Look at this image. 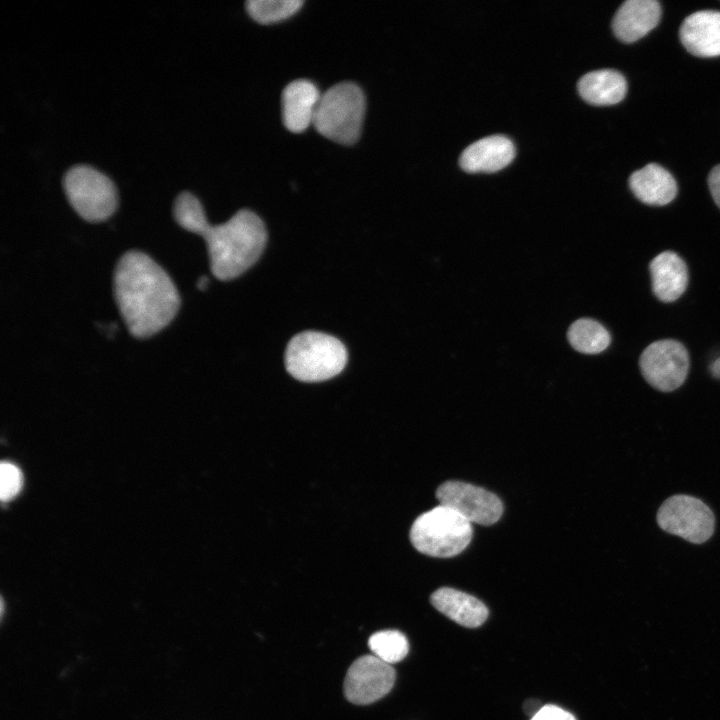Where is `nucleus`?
Instances as JSON below:
<instances>
[{"label": "nucleus", "mask_w": 720, "mask_h": 720, "mask_svg": "<svg viewBox=\"0 0 720 720\" xmlns=\"http://www.w3.org/2000/svg\"><path fill=\"white\" fill-rule=\"evenodd\" d=\"M114 297L120 314L136 338H148L165 328L176 316L180 297L176 286L147 254L131 250L116 264Z\"/></svg>", "instance_id": "f257e3e1"}, {"label": "nucleus", "mask_w": 720, "mask_h": 720, "mask_svg": "<svg viewBox=\"0 0 720 720\" xmlns=\"http://www.w3.org/2000/svg\"><path fill=\"white\" fill-rule=\"evenodd\" d=\"M173 216L179 226L204 238L210 269L219 280H231L244 273L259 259L266 245L263 221L247 209L213 226L198 198L185 191L175 199Z\"/></svg>", "instance_id": "f03ea898"}, {"label": "nucleus", "mask_w": 720, "mask_h": 720, "mask_svg": "<svg viewBox=\"0 0 720 720\" xmlns=\"http://www.w3.org/2000/svg\"><path fill=\"white\" fill-rule=\"evenodd\" d=\"M347 350L337 338L316 331L295 335L285 352L288 373L303 382H319L338 375L347 362Z\"/></svg>", "instance_id": "7ed1b4c3"}, {"label": "nucleus", "mask_w": 720, "mask_h": 720, "mask_svg": "<svg viewBox=\"0 0 720 720\" xmlns=\"http://www.w3.org/2000/svg\"><path fill=\"white\" fill-rule=\"evenodd\" d=\"M365 108V95L358 85L338 83L321 94L313 126L332 141L352 144L360 136Z\"/></svg>", "instance_id": "20e7f679"}, {"label": "nucleus", "mask_w": 720, "mask_h": 720, "mask_svg": "<svg viewBox=\"0 0 720 720\" xmlns=\"http://www.w3.org/2000/svg\"><path fill=\"white\" fill-rule=\"evenodd\" d=\"M472 534L469 521L440 504L417 517L409 535L419 552L448 558L461 553L470 543Z\"/></svg>", "instance_id": "39448f33"}, {"label": "nucleus", "mask_w": 720, "mask_h": 720, "mask_svg": "<svg viewBox=\"0 0 720 720\" xmlns=\"http://www.w3.org/2000/svg\"><path fill=\"white\" fill-rule=\"evenodd\" d=\"M63 187L72 208L86 221H104L117 209L118 196L114 183L91 166L71 167L65 173Z\"/></svg>", "instance_id": "423d86ee"}, {"label": "nucleus", "mask_w": 720, "mask_h": 720, "mask_svg": "<svg viewBox=\"0 0 720 720\" xmlns=\"http://www.w3.org/2000/svg\"><path fill=\"white\" fill-rule=\"evenodd\" d=\"M657 522L662 530L695 544L707 541L715 526L711 509L688 495L668 498L658 510Z\"/></svg>", "instance_id": "0eeeda50"}, {"label": "nucleus", "mask_w": 720, "mask_h": 720, "mask_svg": "<svg viewBox=\"0 0 720 720\" xmlns=\"http://www.w3.org/2000/svg\"><path fill=\"white\" fill-rule=\"evenodd\" d=\"M640 369L654 388L669 392L680 387L689 370V356L680 342L672 339L651 343L640 356Z\"/></svg>", "instance_id": "6e6552de"}, {"label": "nucleus", "mask_w": 720, "mask_h": 720, "mask_svg": "<svg viewBox=\"0 0 720 720\" xmlns=\"http://www.w3.org/2000/svg\"><path fill=\"white\" fill-rule=\"evenodd\" d=\"M441 505L457 512L470 523L484 526L497 522L503 512L501 500L492 492L461 481H447L436 490Z\"/></svg>", "instance_id": "1a4fd4ad"}, {"label": "nucleus", "mask_w": 720, "mask_h": 720, "mask_svg": "<svg viewBox=\"0 0 720 720\" xmlns=\"http://www.w3.org/2000/svg\"><path fill=\"white\" fill-rule=\"evenodd\" d=\"M395 670L392 665L374 655H364L349 667L344 693L348 701L366 705L385 696L395 682Z\"/></svg>", "instance_id": "9d476101"}, {"label": "nucleus", "mask_w": 720, "mask_h": 720, "mask_svg": "<svg viewBox=\"0 0 720 720\" xmlns=\"http://www.w3.org/2000/svg\"><path fill=\"white\" fill-rule=\"evenodd\" d=\"M679 36L686 50L695 56H720V12L703 10L687 16Z\"/></svg>", "instance_id": "9b49d317"}, {"label": "nucleus", "mask_w": 720, "mask_h": 720, "mask_svg": "<svg viewBox=\"0 0 720 720\" xmlns=\"http://www.w3.org/2000/svg\"><path fill=\"white\" fill-rule=\"evenodd\" d=\"M514 157L513 142L506 136L492 135L469 145L462 152L459 164L469 173H492L509 165Z\"/></svg>", "instance_id": "f8f14e48"}, {"label": "nucleus", "mask_w": 720, "mask_h": 720, "mask_svg": "<svg viewBox=\"0 0 720 720\" xmlns=\"http://www.w3.org/2000/svg\"><path fill=\"white\" fill-rule=\"evenodd\" d=\"M321 94L317 86L306 79L289 83L282 92V119L285 127L300 133L313 124Z\"/></svg>", "instance_id": "ddd939ff"}, {"label": "nucleus", "mask_w": 720, "mask_h": 720, "mask_svg": "<svg viewBox=\"0 0 720 720\" xmlns=\"http://www.w3.org/2000/svg\"><path fill=\"white\" fill-rule=\"evenodd\" d=\"M661 17V6L655 0H628L624 2L612 21L615 36L625 43L644 37L655 28Z\"/></svg>", "instance_id": "4468645a"}, {"label": "nucleus", "mask_w": 720, "mask_h": 720, "mask_svg": "<svg viewBox=\"0 0 720 720\" xmlns=\"http://www.w3.org/2000/svg\"><path fill=\"white\" fill-rule=\"evenodd\" d=\"M652 288L656 297L663 302L678 299L688 283V270L685 262L672 251L658 254L649 265Z\"/></svg>", "instance_id": "2eb2a0df"}, {"label": "nucleus", "mask_w": 720, "mask_h": 720, "mask_svg": "<svg viewBox=\"0 0 720 720\" xmlns=\"http://www.w3.org/2000/svg\"><path fill=\"white\" fill-rule=\"evenodd\" d=\"M629 186L641 202L649 205H666L677 194L674 177L656 163H650L633 172L629 177Z\"/></svg>", "instance_id": "dca6fc26"}, {"label": "nucleus", "mask_w": 720, "mask_h": 720, "mask_svg": "<svg viewBox=\"0 0 720 720\" xmlns=\"http://www.w3.org/2000/svg\"><path fill=\"white\" fill-rule=\"evenodd\" d=\"M432 605L456 623L475 628L488 616V609L479 599L465 592L443 587L431 595Z\"/></svg>", "instance_id": "f3484780"}, {"label": "nucleus", "mask_w": 720, "mask_h": 720, "mask_svg": "<svg viewBox=\"0 0 720 720\" xmlns=\"http://www.w3.org/2000/svg\"><path fill=\"white\" fill-rule=\"evenodd\" d=\"M578 91L581 97L590 104L613 105L625 97L627 83L620 72L601 69L582 76L578 82Z\"/></svg>", "instance_id": "a211bd4d"}, {"label": "nucleus", "mask_w": 720, "mask_h": 720, "mask_svg": "<svg viewBox=\"0 0 720 720\" xmlns=\"http://www.w3.org/2000/svg\"><path fill=\"white\" fill-rule=\"evenodd\" d=\"M568 340L572 347L585 354H597L604 351L610 344L607 329L593 319L576 320L568 330Z\"/></svg>", "instance_id": "6ab92c4d"}, {"label": "nucleus", "mask_w": 720, "mask_h": 720, "mask_svg": "<svg viewBox=\"0 0 720 720\" xmlns=\"http://www.w3.org/2000/svg\"><path fill=\"white\" fill-rule=\"evenodd\" d=\"M373 655L392 665L403 660L409 651L406 636L397 630H382L374 633L368 640Z\"/></svg>", "instance_id": "aec40b11"}, {"label": "nucleus", "mask_w": 720, "mask_h": 720, "mask_svg": "<svg viewBox=\"0 0 720 720\" xmlns=\"http://www.w3.org/2000/svg\"><path fill=\"white\" fill-rule=\"evenodd\" d=\"M302 5L301 0H249L246 9L254 20L269 24L290 17Z\"/></svg>", "instance_id": "412c9836"}, {"label": "nucleus", "mask_w": 720, "mask_h": 720, "mask_svg": "<svg viewBox=\"0 0 720 720\" xmlns=\"http://www.w3.org/2000/svg\"><path fill=\"white\" fill-rule=\"evenodd\" d=\"M23 486V475L15 464L3 461L0 465V498L8 502L15 498Z\"/></svg>", "instance_id": "4be33fe9"}, {"label": "nucleus", "mask_w": 720, "mask_h": 720, "mask_svg": "<svg viewBox=\"0 0 720 720\" xmlns=\"http://www.w3.org/2000/svg\"><path fill=\"white\" fill-rule=\"evenodd\" d=\"M530 720H576L575 717L563 710L562 708L548 704L543 705L542 708L530 718Z\"/></svg>", "instance_id": "5701e85b"}, {"label": "nucleus", "mask_w": 720, "mask_h": 720, "mask_svg": "<svg viewBox=\"0 0 720 720\" xmlns=\"http://www.w3.org/2000/svg\"><path fill=\"white\" fill-rule=\"evenodd\" d=\"M708 186L715 203L720 208V165L715 166L709 173Z\"/></svg>", "instance_id": "b1692460"}, {"label": "nucleus", "mask_w": 720, "mask_h": 720, "mask_svg": "<svg viewBox=\"0 0 720 720\" xmlns=\"http://www.w3.org/2000/svg\"><path fill=\"white\" fill-rule=\"evenodd\" d=\"M539 704L541 703L538 700H528L524 705V710L527 714L533 717L542 708V706Z\"/></svg>", "instance_id": "393cba45"}, {"label": "nucleus", "mask_w": 720, "mask_h": 720, "mask_svg": "<svg viewBox=\"0 0 720 720\" xmlns=\"http://www.w3.org/2000/svg\"><path fill=\"white\" fill-rule=\"evenodd\" d=\"M710 370L714 377L720 378V357L711 364Z\"/></svg>", "instance_id": "a878e982"}, {"label": "nucleus", "mask_w": 720, "mask_h": 720, "mask_svg": "<svg viewBox=\"0 0 720 720\" xmlns=\"http://www.w3.org/2000/svg\"><path fill=\"white\" fill-rule=\"evenodd\" d=\"M209 283V279L206 276H202L197 281V288L200 290H204Z\"/></svg>", "instance_id": "bb28decb"}, {"label": "nucleus", "mask_w": 720, "mask_h": 720, "mask_svg": "<svg viewBox=\"0 0 720 720\" xmlns=\"http://www.w3.org/2000/svg\"><path fill=\"white\" fill-rule=\"evenodd\" d=\"M3 613H4V600H3V598H1V617L3 616Z\"/></svg>", "instance_id": "cd10ccee"}]
</instances>
